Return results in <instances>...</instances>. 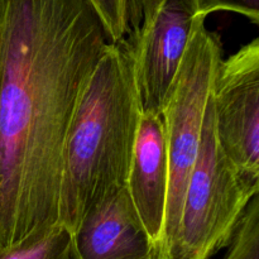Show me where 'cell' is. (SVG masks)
Returning a JSON list of instances; mask_svg holds the SVG:
<instances>
[{"label": "cell", "instance_id": "6da1fadb", "mask_svg": "<svg viewBox=\"0 0 259 259\" xmlns=\"http://www.w3.org/2000/svg\"><path fill=\"white\" fill-rule=\"evenodd\" d=\"M109 43L89 0H0V248L58 224L65 139Z\"/></svg>", "mask_w": 259, "mask_h": 259}, {"label": "cell", "instance_id": "7a4b0ae2", "mask_svg": "<svg viewBox=\"0 0 259 259\" xmlns=\"http://www.w3.org/2000/svg\"><path fill=\"white\" fill-rule=\"evenodd\" d=\"M142 113L134 42H110L81 94L63 146L57 223L71 233L126 186Z\"/></svg>", "mask_w": 259, "mask_h": 259}, {"label": "cell", "instance_id": "3957f363", "mask_svg": "<svg viewBox=\"0 0 259 259\" xmlns=\"http://www.w3.org/2000/svg\"><path fill=\"white\" fill-rule=\"evenodd\" d=\"M206 18L196 14L192 19L185 56L161 113L169 172L163 259H167L179 229L185 191L201 142L207 101L223 60L220 35L207 29Z\"/></svg>", "mask_w": 259, "mask_h": 259}, {"label": "cell", "instance_id": "277c9868", "mask_svg": "<svg viewBox=\"0 0 259 259\" xmlns=\"http://www.w3.org/2000/svg\"><path fill=\"white\" fill-rule=\"evenodd\" d=\"M258 194L259 186L240 176L218 142L210 94L199 152L167 259H210L228 248L248 204Z\"/></svg>", "mask_w": 259, "mask_h": 259}, {"label": "cell", "instance_id": "5b68a950", "mask_svg": "<svg viewBox=\"0 0 259 259\" xmlns=\"http://www.w3.org/2000/svg\"><path fill=\"white\" fill-rule=\"evenodd\" d=\"M211 103L223 152L245 181L259 186V38L223 58Z\"/></svg>", "mask_w": 259, "mask_h": 259}, {"label": "cell", "instance_id": "8992f818", "mask_svg": "<svg viewBox=\"0 0 259 259\" xmlns=\"http://www.w3.org/2000/svg\"><path fill=\"white\" fill-rule=\"evenodd\" d=\"M195 0H164L151 27L133 40L143 111L161 114L185 56Z\"/></svg>", "mask_w": 259, "mask_h": 259}, {"label": "cell", "instance_id": "52a82bcc", "mask_svg": "<svg viewBox=\"0 0 259 259\" xmlns=\"http://www.w3.org/2000/svg\"><path fill=\"white\" fill-rule=\"evenodd\" d=\"M71 235L73 259H159L126 186L96 205Z\"/></svg>", "mask_w": 259, "mask_h": 259}, {"label": "cell", "instance_id": "ba28073f", "mask_svg": "<svg viewBox=\"0 0 259 259\" xmlns=\"http://www.w3.org/2000/svg\"><path fill=\"white\" fill-rule=\"evenodd\" d=\"M168 156L161 114L143 111L137 132L126 189L149 237L163 259L168 196Z\"/></svg>", "mask_w": 259, "mask_h": 259}, {"label": "cell", "instance_id": "9c48e42d", "mask_svg": "<svg viewBox=\"0 0 259 259\" xmlns=\"http://www.w3.org/2000/svg\"><path fill=\"white\" fill-rule=\"evenodd\" d=\"M0 259H73L72 235L56 224L15 244L0 248Z\"/></svg>", "mask_w": 259, "mask_h": 259}, {"label": "cell", "instance_id": "30bf717a", "mask_svg": "<svg viewBox=\"0 0 259 259\" xmlns=\"http://www.w3.org/2000/svg\"><path fill=\"white\" fill-rule=\"evenodd\" d=\"M110 42L136 40L142 25L139 0H89Z\"/></svg>", "mask_w": 259, "mask_h": 259}, {"label": "cell", "instance_id": "8fae6325", "mask_svg": "<svg viewBox=\"0 0 259 259\" xmlns=\"http://www.w3.org/2000/svg\"><path fill=\"white\" fill-rule=\"evenodd\" d=\"M223 259H259V194L248 204Z\"/></svg>", "mask_w": 259, "mask_h": 259}, {"label": "cell", "instance_id": "7c38bea8", "mask_svg": "<svg viewBox=\"0 0 259 259\" xmlns=\"http://www.w3.org/2000/svg\"><path fill=\"white\" fill-rule=\"evenodd\" d=\"M196 14L205 15L215 12H233L259 24V0H195Z\"/></svg>", "mask_w": 259, "mask_h": 259}, {"label": "cell", "instance_id": "4fadbf2b", "mask_svg": "<svg viewBox=\"0 0 259 259\" xmlns=\"http://www.w3.org/2000/svg\"><path fill=\"white\" fill-rule=\"evenodd\" d=\"M163 2L164 0H139L142 12V25L138 35L143 34L151 27V24L153 23L154 18H156L157 13H158L159 8L162 7Z\"/></svg>", "mask_w": 259, "mask_h": 259}]
</instances>
